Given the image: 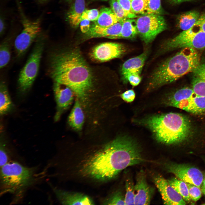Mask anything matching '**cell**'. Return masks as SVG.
I'll return each mask as SVG.
<instances>
[{
    "label": "cell",
    "mask_w": 205,
    "mask_h": 205,
    "mask_svg": "<svg viewBox=\"0 0 205 205\" xmlns=\"http://www.w3.org/2000/svg\"><path fill=\"white\" fill-rule=\"evenodd\" d=\"M141 148L134 140L118 137L85 153L77 163V173L84 178L105 182L129 166L144 161Z\"/></svg>",
    "instance_id": "1"
},
{
    "label": "cell",
    "mask_w": 205,
    "mask_h": 205,
    "mask_svg": "<svg viewBox=\"0 0 205 205\" xmlns=\"http://www.w3.org/2000/svg\"><path fill=\"white\" fill-rule=\"evenodd\" d=\"M48 72L54 82L74 92L83 109L89 112L95 102L92 70L77 49L54 50L49 55Z\"/></svg>",
    "instance_id": "2"
},
{
    "label": "cell",
    "mask_w": 205,
    "mask_h": 205,
    "mask_svg": "<svg viewBox=\"0 0 205 205\" xmlns=\"http://www.w3.org/2000/svg\"><path fill=\"white\" fill-rule=\"evenodd\" d=\"M201 56L198 50L181 49L160 63L153 71L149 77L147 90L151 91L157 89L192 72L198 65Z\"/></svg>",
    "instance_id": "3"
},
{
    "label": "cell",
    "mask_w": 205,
    "mask_h": 205,
    "mask_svg": "<svg viewBox=\"0 0 205 205\" xmlns=\"http://www.w3.org/2000/svg\"><path fill=\"white\" fill-rule=\"evenodd\" d=\"M138 121L150 130L157 141L166 144L181 143L192 134V126L188 118L177 113L153 115Z\"/></svg>",
    "instance_id": "4"
},
{
    "label": "cell",
    "mask_w": 205,
    "mask_h": 205,
    "mask_svg": "<svg viewBox=\"0 0 205 205\" xmlns=\"http://www.w3.org/2000/svg\"><path fill=\"white\" fill-rule=\"evenodd\" d=\"M35 170L15 161L9 162L1 167V189L3 194L20 192L34 182Z\"/></svg>",
    "instance_id": "5"
},
{
    "label": "cell",
    "mask_w": 205,
    "mask_h": 205,
    "mask_svg": "<svg viewBox=\"0 0 205 205\" xmlns=\"http://www.w3.org/2000/svg\"><path fill=\"white\" fill-rule=\"evenodd\" d=\"M44 44L43 37L38 38L32 52L20 72L18 87L22 92L28 90L36 79L39 71Z\"/></svg>",
    "instance_id": "6"
},
{
    "label": "cell",
    "mask_w": 205,
    "mask_h": 205,
    "mask_svg": "<svg viewBox=\"0 0 205 205\" xmlns=\"http://www.w3.org/2000/svg\"><path fill=\"white\" fill-rule=\"evenodd\" d=\"M185 48L198 50L205 48V32L194 26L188 30L183 31L163 43L160 48V52Z\"/></svg>",
    "instance_id": "7"
},
{
    "label": "cell",
    "mask_w": 205,
    "mask_h": 205,
    "mask_svg": "<svg viewBox=\"0 0 205 205\" xmlns=\"http://www.w3.org/2000/svg\"><path fill=\"white\" fill-rule=\"evenodd\" d=\"M136 20L138 34L147 44L151 43L159 34L167 28L165 19L160 15L144 14Z\"/></svg>",
    "instance_id": "8"
},
{
    "label": "cell",
    "mask_w": 205,
    "mask_h": 205,
    "mask_svg": "<svg viewBox=\"0 0 205 205\" xmlns=\"http://www.w3.org/2000/svg\"><path fill=\"white\" fill-rule=\"evenodd\" d=\"M22 23L23 29L14 42L15 52L18 57L22 56L25 53L41 31L39 19L31 21L23 17Z\"/></svg>",
    "instance_id": "9"
},
{
    "label": "cell",
    "mask_w": 205,
    "mask_h": 205,
    "mask_svg": "<svg viewBox=\"0 0 205 205\" xmlns=\"http://www.w3.org/2000/svg\"><path fill=\"white\" fill-rule=\"evenodd\" d=\"M165 168L168 172L186 183L193 184L200 188L204 175L198 168L190 165L168 163Z\"/></svg>",
    "instance_id": "10"
},
{
    "label": "cell",
    "mask_w": 205,
    "mask_h": 205,
    "mask_svg": "<svg viewBox=\"0 0 205 205\" xmlns=\"http://www.w3.org/2000/svg\"><path fill=\"white\" fill-rule=\"evenodd\" d=\"M126 51L122 44L106 42L99 44L92 49L90 55L94 60L100 62L107 61L122 57Z\"/></svg>",
    "instance_id": "11"
},
{
    "label": "cell",
    "mask_w": 205,
    "mask_h": 205,
    "mask_svg": "<svg viewBox=\"0 0 205 205\" xmlns=\"http://www.w3.org/2000/svg\"><path fill=\"white\" fill-rule=\"evenodd\" d=\"M54 82L53 89L57 106L54 119L55 121H57L64 112L70 107L75 96L69 87Z\"/></svg>",
    "instance_id": "12"
},
{
    "label": "cell",
    "mask_w": 205,
    "mask_h": 205,
    "mask_svg": "<svg viewBox=\"0 0 205 205\" xmlns=\"http://www.w3.org/2000/svg\"><path fill=\"white\" fill-rule=\"evenodd\" d=\"M153 181L160 194L164 204L185 205L186 202L174 189L167 180L159 174L154 175Z\"/></svg>",
    "instance_id": "13"
},
{
    "label": "cell",
    "mask_w": 205,
    "mask_h": 205,
    "mask_svg": "<svg viewBox=\"0 0 205 205\" xmlns=\"http://www.w3.org/2000/svg\"><path fill=\"white\" fill-rule=\"evenodd\" d=\"M134 205H149L153 193V189L147 183L143 171L137 174L135 184Z\"/></svg>",
    "instance_id": "14"
},
{
    "label": "cell",
    "mask_w": 205,
    "mask_h": 205,
    "mask_svg": "<svg viewBox=\"0 0 205 205\" xmlns=\"http://www.w3.org/2000/svg\"><path fill=\"white\" fill-rule=\"evenodd\" d=\"M59 202L63 205H93L94 202L89 196L84 194L68 191L57 188L54 190Z\"/></svg>",
    "instance_id": "15"
},
{
    "label": "cell",
    "mask_w": 205,
    "mask_h": 205,
    "mask_svg": "<svg viewBox=\"0 0 205 205\" xmlns=\"http://www.w3.org/2000/svg\"><path fill=\"white\" fill-rule=\"evenodd\" d=\"M124 20H119L113 25L107 27H102L93 24L89 30L85 33V40L100 37L111 39H118Z\"/></svg>",
    "instance_id": "16"
},
{
    "label": "cell",
    "mask_w": 205,
    "mask_h": 205,
    "mask_svg": "<svg viewBox=\"0 0 205 205\" xmlns=\"http://www.w3.org/2000/svg\"><path fill=\"white\" fill-rule=\"evenodd\" d=\"M192 73V88L197 95L205 97V54Z\"/></svg>",
    "instance_id": "17"
},
{
    "label": "cell",
    "mask_w": 205,
    "mask_h": 205,
    "mask_svg": "<svg viewBox=\"0 0 205 205\" xmlns=\"http://www.w3.org/2000/svg\"><path fill=\"white\" fill-rule=\"evenodd\" d=\"M172 106L194 114L202 113L205 112V97H192L175 103Z\"/></svg>",
    "instance_id": "18"
},
{
    "label": "cell",
    "mask_w": 205,
    "mask_h": 205,
    "mask_svg": "<svg viewBox=\"0 0 205 205\" xmlns=\"http://www.w3.org/2000/svg\"><path fill=\"white\" fill-rule=\"evenodd\" d=\"M85 120L83 109L79 99L76 97L74 106L68 116V124L73 130L79 132L82 130Z\"/></svg>",
    "instance_id": "19"
},
{
    "label": "cell",
    "mask_w": 205,
    "mask_h": 205,
    "mask_svg": "<svg viewBox=\"0 0 205 205\" xmlns=\"http://www.w3.org/2000/svg\"><path fill=\"white\" fill-rule=\"evenodd\" d=\"M148 54V52L145 51L140 55L125 61L121 69L122 77L130 73L140 74Z\"/></svg>",
    "instance_id": "20"
},
{
    "label": "cell",
    "mask_w": 205,
    "mask_h": 205,
    "mask_svg": "<svg viewBox=\"0 0 205 205\" xmlns=\"http://www.w3.org/2000/svg\"><path fill=\"white\" fill-rule=\"evenodd\" d=\"M85 0H75L67 15L68 20L73 28H77L81 21V17L85 10Z\"/></svg>",
    "instance_id": "21"
},
{
    "label": "cell",
    "mask_w": 205,
    "mask_h": 205,
    "mask_svg": "<svg viewBox=\"0 0 205 205\" xmlns=\"http://www.w3.org/2000/svg\"><path fill=\"white\" fill-rule=\"evenodd\" d=\"M196 11H191L180 14L178 17L177 24L178 27L183 30L190 29L194 26L200 15Z\"/></svg>",
    "instance_id": "22"
},
{
    "label": "cell",
    "mask_w": 205,
    "mask_h": 205,
    "mask_svg": "<svg viewBox=\"0 0 205 205\" xmlns=\"http://www.w3.org/2000/svg\"><path fill=\"white\" fill-rule=\"evenodd\" d=\"M119 20L110 8L103 7L101 9L99 17L94 24L101 27H107Z\"/></svg>",
    "instance_id": "23"
},
{
    "label": "cell",
    "mask_w": 205,
    "mask_h": 205,
    "mask_svg": "<svg viewBox=\"0 0 205 205\" xmlns=\"http://www.w3.org/2000/svg\"><path fill=\"white\" fill-rule=\"evenodd\" d=\"M12 106V102L5 82L0 84V114L3 115L8 112Z\"/></svg>",
    "instance_id": "24"
},
{
    "label": "cell",
    "mask_w": 205,
    "mask_h": 205,
    "mask_svg": "<svg viewBox=\"0 0 205 205\" xmlns=\"http://www.w3.org/2000/svg\"><path fill=\"white\" fill-rule=\"evenodd\" d=\"M138 34L136 20L129 18L124 20L118 39H133Z\"/></svg>",
    "instance_id": "25"
},
{
    "label": "cell",
    "mask_w": 205,
    "mask_h": 205,
    "mask_svg": "<svg viewBox=\"0 0 205 205\" xmlns=\"http://www.w3.org/2000/svg\"><path fill=\"white\" fill-rule=\"evenodd\" d=\"M197 95L192 88H183L176 91L168 97L165 102L166 104L168 106H172L175 103Z\"/></svg>",
    "instance_id": "26"
},
{
    "label": "cell",
    "mask_w": 205,
    "mask_h": 205,
    "mask_svg": "<svg viewBox=\"0 0 205 205\" xmlns=\"http://www.w3.org/2000/svg\"><path fill=\"white\" fill-rule=\"evenodd\" d=\"M169 183L174 189L187 202H189L190 198L186 183L177 177L171 178L167 180Z\"/></svg>",
    "instance_id": "27"
},
{
    "label": "cell",
    "mask_w": 205,
    "mask_h": 205,
    "mask_svg": "<svg viewBox=\"0 0 205 205\" xmlns=\"http://www.w3.org/2000/svg\"><path fill=\"white\" fill-rule=\"evenodd\" d=\"M11 46L9 39H6L0 45V68L2 69L9 63L11 59Z\"/></svg>",
    "instance_id": "28"
},
{
    "label": "cell",
    "mask_w": 205,
    "mask_h": 205,
    "mask_svg": "<svg viewBox=\"0 0 205 205\" xmlns=\"http://www.w3.org/2000/svg\"><path fill=\"white\" fill-rule=\"evenodd\" d=\"M125 205H134L135 196V184L132 180L128 179L125 182Z\"/></svg>",
    "instance_id": "29"
},
{
    "label": "cell",
    "mask_w": 205,
    "mask_h": 205,
    "mask_svg": "<svg viewBox=\"0 0 205 205\" xmlns=\"http://www.w3.org/2000/svg\"><path fill=\"white\" fill-rule=\"evenodd\" d=\"M162 12L161 0H146L144 14L160 15Z\"/></svg>",
    "instance_id": "30"
},
{
    "label": "cell",
    "mask_w": 205,
    "mask_h": 205,
    "mask_svg": "<svg viewBox=\"0 0 205 205\" xmlns=\"http://www.w3.org/2000/svg\"><path fill=\"white\" fill-rule=\"evenodd\" d=\"M110 8L119 20H124L130 18L117 0H110Z\"/></svg>",
    "instance_id": "31"
},
{
    "label": "cell",
    "mask_w": 205,
    "mask_h": 205,
    "mask_svg": "<svg viewBox=\"0 0 205 205\" xmlns=\"http://www.w3.org/2000/svg\"><path fill=\"white\" fill-rule=\"evenodd\" d=\"M103 205H125L124 196L121 191H116L102 202Z\"/></svg>",
    "instance_id": "32"
},
{
    "label": "cell",
    "mask_w": 205,
    "mask_h": 205,
    "mask_svg": "<svg viewBox=\"0 0 205 205\" xmlns=\"http://www.w3.org/2000/svg\"><path fill=\"white\" fill-rule=\"evenodd\" d=\"M146 0H131L132 12L136 15H143L146 7Z\"/></svg>",
    "instance_id": "33"
},
{
    "label": "cell",
    "mask_w": 205,
    "mask_h": 205,
    "mask_svg": "<svg viewBox=\"0 0 205 205\" xmlns=\"http://www.w3.org/2000/svg\"><path fill=\"white\" fill-rule=\"evenodd\" d=\"M186 183L191 200L194 202L197 201L202 196V192L200 188L193 184Z\"/></svg>",
    "instance_id": "34"
},
{
    "label": "cell",
    "mask_w": 205,
    "mask_h": 205,
    "mask_svg": "<svg viewBox=\"0 0 205 205\" xmlns=\"http://www.w3.org/2000/svg\"><path fill=\"white\" fill-rule=\"evenodd\" d=\"M140 74L135 73H129L122 77V80L125 83L129 81L133 86L138 85L141 80Z\"/></svg>",
    "instance_id": "35"
},
{
    "label": "cell",
    "mask_w": 205,
    "mask_h": 205,
    "mask_svg": "<svg viewBox=\"0 0 205 205\" xmlns=\"http://www.w3.org/2000/svg\"><path fill=\"white\" fill-rule=\"evenodd\" d=\"M99 14L100 11L96 9H85L82 14L81 21L83 20L87 19L90 21H95L98 18Z\"/></svg>",
    "instance_id": "36"
},
{
    "label": "cell",
    "mask_w": 205,
    "mask_h": 205,
    "mask_svg": "<svg viewBox=\"0 0 205 205\" xmlns=\"http://www.w3.org/2000/svg\"><path fill=\"white\" fill-rule=\"evenodd\" d=\"M125 11L129 15L130 18H134L137 15L132 12L131 0H117Z\"/></svg>",
    "instance_id": "37"
},
{
    "label": "cell",
    "mask_w": 205,
    "mask_h": 205,
    "mask_svg": "<svg viewBox=\"0 0 205 205\" xmlns=\"http://www.w3.org/2000/svg\"><path fill=\"white\" fill-rule=\"evenodd\" d=\"M121 98L127 102H132L134 99L135 94L133 90L130 89L127 90L120 95Z\"/></svg>",
    "instance_id": "38"
},
{
    "label": "cell",
    "mask_w": 205,
    "mask_h": 205,
    "mask_svg": "<svg viewBox=\"0 0 205 205\" xmlns=\"http://www.w3.org/2000/svg\"><path fill=\"white\" fill-rule=\"evenodd\" d=\"M194 26L205 32V12L200 15L198 20Z\"/></svg>",
    "instance_id": "39"
},
{
    "label": "cell",
    "mask_w": 205,
    "mask_h": 205,
    "mask_svg": "<svg viewBox=\"0 0 205 205\" xmlns=\"http://www.w3.org/2000/svg\"><path fill=\"white\" fill-rule=\"evenodd\" d=\"M81 31L84 33L87 32L90 28V21L87 19L81 20L80 22Z\"/></svg>",
    "instance_id": "40"
},
{
    "label": "cell",
    "mask_w": 205,
    "mask_h": 205,
    "mask_svg": "<svg viewBox=\"0 0 205 205\" xmlns=\"http://www.w3.org/2000/svg\"><path fill=\"white\" fill-rule=\"evenodd\" d=\"M200 189L202 192L205 196V175L204 176L203 179L201 186Z\"/></svg>",
    "instance_id": "41"
},
{
    "label": "cell",
    "mask_w": 205,
    "mask_h": 205,
    "mask_svg": "<svg viewBox=\"0 0 205 205\" xmlns=\"http://www.w3.org/2000/svg\"><path fill=\"white\" fill-rule=\"evenodd\" d=\"M170 2L173 4H177L189 1L192 0H169Z\"/></svg>",
    "instance_id": "42"
},
{
    "label": "cell",
    "mask_w": 205,
    "mask_h": 205,
    "mask_svg": "<svg viewBox=\"0 0 205 205\" xmlns=\"http://www.w3.org/2000/svg\"><path fill=\"white\" fill-rule=\"evenodd\" d=\"M5 30V25L2 19H0V32L1 35L2 34Z\"/></svg>",
    "instance_id": "43"
},
{
    "label": "cell",
    "mask_w": 205,
    "mask_h": 205,
    "mask_svg": "<svg viewBox=\"0 0 205 205\" xmlns=\"http://www.w3.org/2000/svg\"><path fill=\"white\" fill-rule=\"evenodd\" d=\"M102 0V1H107V0Z\"/></svg>",
    "instance_id": "44"
},
{
    "label": "cell",
    "mask_w": 205,
    "mask_h": 205,
    "mask_svg": "<svg viewBox=\"0 0 205 205\" xmlns=\"http://www.w3.org/2000/svg\"></svg>",
    "instance_id": "45"
},
{
    "label": "cell",
    "mask_w": 205,
    "mask_h": 205,
    "mask_svg": "<svg viewBox=\"0 0 205 205\" xmlns=\"http://www.w3.org/2000/svg\"></svg>",
    "instance_id": "46"
}]
</instances>
